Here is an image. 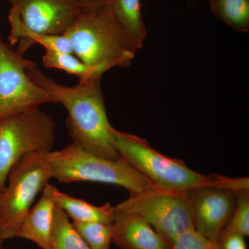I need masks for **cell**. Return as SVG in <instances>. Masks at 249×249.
<instances>
[{
	"label": "cell",
	"mask_w": 249,
	"mask_h": 249,
	"mask_svg": "<svg viewBox=\"0 0 249 249\" xmlns=\"http://www.w3.org/2000/svg\"><path fill=\"white\" fill-rule=\"evenodd\" d=\"M28 75L47 90L55 103L66 109L67 126L73 142L93 155L116 160L121 158L114 142L113 131L108 119L101 89V77L78 80V84L67 87L58 84L42 73L34 63Z\"/></svg>",
	"instance_id": "cell-1"
},
{
	"label": "cell",
	"mask_w": 249,
	"mask_h": 249,
	"mask_svg": "<svg viewBox=\"0 0 249 249\" xmlns=\"http://www.w3.org/2000/svg\"><path fill=\"white\" fill-rule=\"evenodd\" d=\"M64 36L73 53L102 76L114 67L130 66L137 52L116 27L106 6L83 8Z\"/></svg>",
	"instance_id": "cell-2"
},
{
	"label": "cell",
	"mask_w": 249,
	"mask_h": 249,
	"mask_svg": "<svg viewBox=\"0 0 249 249\" xmlns=\"http://www.w3.org/2000/svg\"><path fill=\"white\" fill-rule=\"evenodd\" d=\"M113 137L121 157L156 187L183 193L201 187L222 188V175H204L194 171L182 160L160 153L138 136L114 128Z\"/></svg>",
	"instance_id": "cell-3"
},
{
	"label": "cell",
	"mask_w": 249,
	"mask_h": 249,
	"mask_svg": "<svg viewBox=\"0 0 249 249\" xmlns=\"http://www.w3.org/2000/svg\"><path fill=\"white\" fill-rule=\"evenodd\" d=\"M53 178L70 183L90 181L117 185L137 194L155 187L123 157L107 160L93 155L72 142L61 150L49 152Z\"/></svg>",
	"instance_id": "cell-4"
},
{
	"label": "cell",
	"mask_w": 249,
	"mask_h": 249,
	"mask_svg": "<svg viewBox=\"0 0 249 249\" xmlns=\"http://www.w3.org/2000/svg\"><path fill=\"white\" fill-rule=\"evenodd\" d=\"M49 152L23 157L10 170L7 181L0 192V238H15L36 197L52 178Z\"/></svg>",
	"instance_id": "cell-5"
},
{
	"label": "cell",
	"mask_w": 249,
	"mask_h": 249,
	"mask_svg": "<svg viewBox=\"0 0 249 249\" xmlns=\"http://www.w3.org/2000/svg\"><path fill=\"white\" fill-rule=\"evenodd\" d=\"M55 129L52 116L40 107L0 119V192L6 186L10 170L23 157L52 151Z\"/></svg>",
	"instance_id": "cell-6"
},
{
	"label": "cell",
	"mask_w": 249,
	"mask_h": 249,
	"mask_svg": "<svg viewBox=\"0 0 249 249\" xmlns=\"http://www.w3.org/2000/svg\"><path fill=\"white\" fill-rule=\"evenodd\" d=\"M114 209L142 217L171 245L178 236L195 229L191 204L183 192L155 186L129 195Z\"/></svg>",
	"instance_id": "cell-7"
},
{
	"label": "cell",
	"mask_w": 249,
	"mask_h": 249,
	"mask_svg": "<svg viewBox=\"0 0 249 249\" xmlns=\"http://www.w3.org/2000/svg\"><path fill=\"white\" fill-rule=\"evenodd\" d=\"M34 63L0 37V119L44 103H55L48 91L28 75V69Z\"/></svg>",
	"instance_id": "cell-8"
},
{
	"label": "cell",
	"mask_w": 249,
	"mask_h": 249,
	"mask_svg": "<svg viewBox=\"0 0 249 249\" xmlns=\"http://www.w3.org/2000/svg\"><path fill=\"white\" fill-rule=\"evenodd\" d=\"M18 11L31 30L61 36L73 25L83 6L78 0H2Z\"/></svg>",
	"instance_id": "cell-9"
},
{
	"label": "cell",
	"mask_w": 249,
	"mask_h": 249,
	"mask_svg": "<svg viewBox=\"0 0 249 249\" xmlns=\"http://www.w3.org/2000/svg\"><path fill=\"white\" fill-rule=\"evenodd\" d=\"M195 230L218 241L235 209L237 193L206 186L187 192Z\"/></svg>",
	"instance_id": "cell-10"
},
{
	"label": "cell",
	"mask_w": 249,
	"mask_h": 249,
	"mask_svg": "<svg viewBox=\"0 0 249 249\" xmlns=\"http://www.w3.org/2000/svg\"><path fill=\"white\" fill-rule=\"evenodd\" d=\"M112 227V242L121 249H173L168 241L137 214L116 211Z\"/></svg>",
	"instance_id": "cell-11"
},
{
	"label": "cell",
	"mask_w": 249,
	"mask_h": 249,
	"mask_svg": "<svg viewBox=\"0 0 249 249\" xmlns=\"http://www.w3.org/2000/svg\"><path fill=\"white\" fill-rule=\"evenodd\" d=\"M55 208V202L46 186L40 199L33 205L23 219L16 237L31 241L40 249H48Z\"/></svg>",
	"instance_id": "cell-12"
},
{
	"label": "cell",
	"mask_w": 249,
	"mask_h": 249,
	"mask_svg": "<svg viewBox=\"0 0 249 249\" xmlns=\"http://www.w3.org/2000/svg\"><path fill=\"white\" fill-rule=\"evenodd\" d=\"M106 6L123 35L137 51L142 49L147 30L140 0H108Z\"/></svg>",
	"instance_id": "cell-13"
},
{
	"label": "cell",
	"mask_w": 249,
	"mask_h": 249,
	"mask_svg": "<svg viewBox=\"0 0 249 249\" xmlns=\"http://www.w3.org/2000/svg\"><path fill=\"white\" fill-rule=\"evenodd\" d=\"M47 188L55 205L65 213L72 222L112 224L116 211L114 206L109 203L102 206H95L88 201L62 193L50 183L47 184Z\"/></svg>",
	"instance_id": "cell-14"
},
{
	"label": "cell",
	"mask_w": 249,
	"mask_h": 249,
	"mask_svg": "<svg viewBox=\"0 0 249 249\" xmlns=\"http://www.w3.org/2000/svg\"><path fill=\"white\" fill-rule=\"evenodd\" d=\"M11 31L9 37L10 45H14L19 42L16 52L23 55L31 45L39 44L45 50L55 51L62 53H73L70 40L64 35H47L40 34L26 27L16 9L11 6L9 13Z\"/></svg>",
	"instance_id": "cell-15"
},
{
	"label": "cell",
	"mask_w": 249,
	"mask_h": 249,
	"mask_svg": "<svg viewBox=\"0 0 249 249\" xmlns=\"http://www.w3.org/2000/svg\"><path fill=\"white\" fill-rule=\"evenodd\" d=\"M47 249H89L73 222L57 205Z\"/></svg>",
	"instance_id": "cell-16"
},
{
	"label": "cell",
	"mask_w": 249,
	"mask_h": 249,
	"mask_svg": "<svg viewBox=\"0 0 249 249\" xmlns=\"http://www.w3.org/2000/svg\"><path fill=\"white\" fill-rule=\"evenodd\" d=\"M211 12L229 27L240 33L249 31V0H209Z\"/></svg>",
	"instance_id": "cell-17"
},
{
	"label": "cell",
	"mask_w": 249,
	"mask_h": 249,
	"mask_svg": "<svg viewBox=\"0 0 249 249\" xmlns=\"http://www.w3.org/2000/svg\"><path fill=\"white\" fill-rule=\"evenodd\" d=\"M42 62L46 68L58 69L70 74L76 75L78 77V80L91 76H102L91 67L85 65L73 53L45 50Z\"/></svg>",
	"instance_id": "cell-18"
},
{
	"label": "cell",
	"mask_w": 249,
	"mask_h": 249,
	"mask_svg": "<svg viewBox=\"0 0 249 249\" xmlns=\"http://www.w3.org/2000/svg\"><path fill=\"white\" fill-rule=\"evenodd\" d=\"M89 249H110L112 224L102 222L73 223Z\"/></svg>",
	"instance_id": "cell-19"
},
{
	"label": "cell",
	"mask_w": 249,
	"mask_h": 249,
	"mask_svg": "<svg viewBox=\"0 0 249 249\" xmlns=\"http://www.w3.org/2000/svg\"><path fill=\"white\" fill-rule=\"evenodd\" d=\"M233 234L244 237L249 235V191L237 193L235 209L218 241Z\"/></svg>",
	"instance_id": "cell-20"
},
{
	"label": "cell",
	"mask_w": 249,
	"mask_h": 249,
	"mask_svg": "<svg viewBox=\"0 0 249 249\" xmlns=\"http://www.w3.org/2000/svg\"><path fill=\"white\" fill-rule=\"evenodd\" d=\"M172 246L173 249H223L220 242L210 240L195 229L178 236Z\"/></svg>",
	"instance_id": "cell-21"
},
{
	"label": "cell",
	"mask_w": 249,
	"mask_h": 249,
	"mask_svg": "<svg viewBox=\"0 0 249 249\" xmlns=\"http://www.w3.org/2000/svg\"><path fill=\"white\" fill-rule=\"evenodd\" d=\"M245 237L237 234L228 235L218 241L223 249H247Z\"/></svg>",
	"instance_id": "cell-22"
},
{
	"label": "cell",
	"mask_w": 249,
	"mask_h": 249,
	"mask_svg": "<svg viewBox=\"0 0 249 249\" xmlns=\"http://www.w3.org/2000/svg\"><path fill=\"white\" fill-rule=\"evenodd\" d=\"M108 0H78L83 8L86 9H95L106 6Z\"/></svg>",
	"instance_id": "cell-23"
},
{
	"label": "cell",
	"mask_w": 249,
	"mask_h": 249,
	"mask_svg": "<svg viewBox=\"0 0 249 249\" xmlns=\"http://www.w3.org/2000/svg\"><path fill=\"white\" fill-rule=\"evenodd\" d=\"M4 242L0 238V249H4Z\"/></svg>",
	"instance_id": "cell-24"
},
{
	"label": "cell",
	"mask_w": 249,
	"mask_h": 249,
	"mask_svg": "<svg viewBox=\"0 0 249 249\" xmlns=\"http://www.w3.org/2000/svg\"><path fill=\"white\" fill-rule=\"evenodd\" d=\"M186 1H192V0H186Z\"/></svg>",
	"instance_id": "cell-25"
},
{
	"label": "cell",
	"mask_w": 249,
	"mask_h": 249,
	"mask_svg": "<svg viewBox=\"0 0 249 249\" xmlns=\"http://www.w3.org/2000/svg\"><path fill=\"white\" fill-rule=\"evenodd\" d=\"M0 37H1V34H0Z\"/></svg>",
	"instance_id": "cell-26"
}]
</instances>
